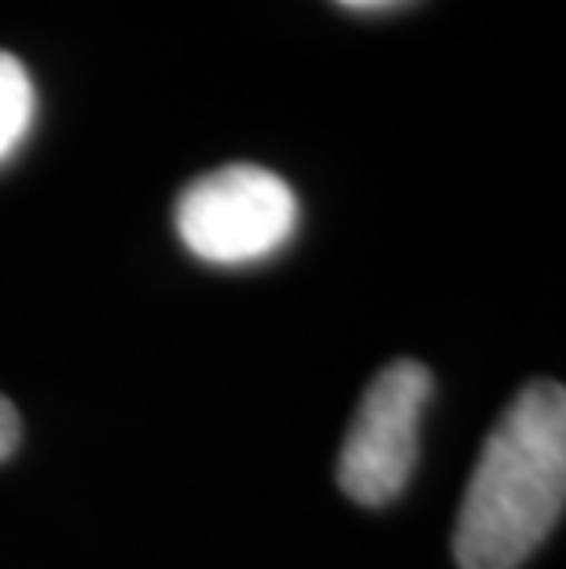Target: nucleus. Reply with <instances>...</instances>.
<instances>
[{
	"label": "nucleus",
	"instance_id": "7ed1b4c3",
	"mask_svg": "<svg viewBox=\"0 0 566 569\" xmlns=\"http://www.w3.org/2000/svg\"><path fill=\"white\" fill-rule=\"evenodd\" d=\"M435 379L419 360H394L360 397L339 456V489L360 507H387L401 496L419 459V419Z\"/></svg>",
	"mask_w": 566,
	"mask_h": 569
},
{
	"label": "nucleus",
	"instance_id": "f257e3e1",
	"mask_svg": "<svg viewBox=\"0 0 566 569\" xmlns=\"http://www.w3.org/2000/svg\"><path fill=\"white\" fill-rule=\"evenodd\" d=\"M566 503V393L534 382L481 445L453 532L460 569H519Z\"/></svg>",
	"mask_w": 566,
	"mask_h": 569
},
{
	"label": "nucleus",
	"instance_id": "f03ea898",
	"mask_svg": "<svg viewBox=\"0 0 566 569\" xmlns=\"http://www.w3.org/2000/svg\"><path fill=\"white\" fill-rule=\"evenodd\" d=\"M298 199L284 177L236 162L191 180L177 199V236L207 264H255L287 247Z\"/></svg>",
	"mask_w": 566,
	"mask_h": 569
},
{
	"label": "nucleus",
	"instance_id": "423d86ee",
	"mask_svg": "<svg viewBox=\"0 0 566 569\" xmlns=\"http://www.w3.org/2000/svg\"><path fill=\"white\" fill-rule=\"evenodd\" d=\"M342 8H354V11H383V8H394V4H405V0H335Z\"/></svg>",
	"mask_w": 566,
	"mask_h": 569
},
{
	"label": "nucleus",
	"instance_id": "20e7f679",
	"mask_svg": "<svg viewBox=\"0 0 566 569\" xmlns=\"http://www.w3.org/2000/svg\"><path fill=\"white\" fill-rule=\"evenodd\" d=\"M33 111H38V92H33L27 67L16 56L0 52V162H8L27 140Z\"/></svg>",
	"mask_w": 566,
	"mask_h": 569
},
{
	"label": "nucleus",
	"instance_id": "39448f33",
	"mask_svg": "<svg viewBox=\"0 0 566 569\" xmlns=\"http://www.w3.org/2000/svg\"><path fill=\"white\" fill-rule=\"evenodd\" d=\"M19 438H22L19 411H16V405H11L4 393H0V463H4V459L19 448Z\"/></svg>",
	"mask_w": 566,
	"mask_h": 569
}]
</instances>
